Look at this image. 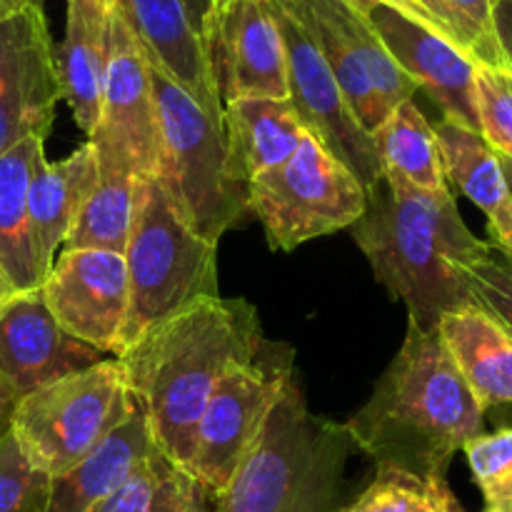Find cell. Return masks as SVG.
I'll list each match as a JSON object with an SVG mask.
<instances>
[{
	"instance_id": "obj_40",
	"label": "cell",
	"mask_w": 512,
	"mask_h": 512,
	"mask_svg": "<svg viewBox=\"0 0 512 512\" xmlns=\"http://www.w3.org/2000/svg\"><path fill=\"white\" fill-rule=\"evenodd\" d=\"M483 512H495V510H490V508H485V510H483Z\"/></svg>"
},
{
	"instance_id": "obj_3",
	"label": "cell",
	"mask_w": 512,
	"mask_h": 512,
	"mask_svg": "<svg viewBox=\"0 0 512 512\" xmlns=\"http://www.w3.org/2000/svg\"><path fill=\"white\" fill-rule=\"evenodd\" d=\"M483 423V405L438 330L408 323L403 348L345 428L353 448L363 450L375 468L443 480L453 455L483 435Z\"/></svg>"
},
{
	"instance_id": "obj_5",
	"label": "cell",
	"mask_w": 512,
	"mask_h": 512,
	"mask_svg": "<svg viewBox=\"0 0 512 512\" xmlns=\"http://www.w3.org/2000/svg\"><path fill=\"white\" fill-rule=\"evenodd\" d=\"M148 65L160 133L155 183L195 233L218 243L250 213V178L225 123L210 118L150 58Z\"/></svg>"
},
{
	"instance_id": "obj_30",
	"label": "cell",
	"mask_w": 512,
	"mask_h": 512,
	"mask_svg": "<svg viewBox=\"0 0 512 512\" xmlns=\"http://www.w3.org/2000/svg\"><path fill=\"white\" fill-rule=\"evenodd\" d=\"M48 488L50 478L30 463L10 430L0 440V512H43Z\"/></svg>"
},
{
	"instance_id": "obj_33",
	"label": "cell",
	"mask_w": 512,
	"mask_h": 512,
	"mask_svg": "<svg viewBox=\"0 0 512 512\" xmlns=\"http://www.w3.org/2000/svg\"><path fill=\"white\" fill-rule=\"evenodd\" d=\"M473 295L483 310L512 333V265L508 260L485 258L470 273Z\"/></svg>"
},
{
	"instance_id": "obj_4",
	"label": "cell",
	"mask_w": 512,
	"mask_h": 512,
	"mask_svg": "<svg viewBox=\"0 0 512 512\" xmlns=\"http://www.w3.org/2000/svg\"><path fill=\"white\" fill-rule=\"evenodd\" d=\"M350 450L345 423L310 413L293 375L228 488L215 498V512H343Z\"/></svg>"
},
{
	"instance_id": "obj_21",
	"label": "cell",
	"mask_w": 512,
	"mask_h": 512,
	"mask_svg": "<svg viewBox=\"0 0 512 512\" xmlns=\"http://www.w3.org/2000/svg\"><path fill=\"white\" fill-rule=\"evenodd\" d=\"M433 128L443 155L445 178L483 210L493 245H498L512 265V190L500 165V155L478 130L445 118Z\"/></svg>"
},
{
	"instance_id": "obj_8",
	"label": "cell",
	"mask_w": 512,
	"mask_h": 512,
	"mask_svg": "<svg viewBox=\"0 0 512 512\" xmlns=\"http://www.w3.org/2000/svg\"><path fill=\"white\" fill-rule=\"evenodd\" d=\"M365 208L368 190L310 133L283 165L250 183V213L273 250L350 228Z\"/></svg>"
},
{
	"instance_id": "obj_18",
	"label": "cell",
	"mask_w": 512,
	"mask_h": 512,
	"mask_svg": "<svg viewBox=\"0 0 512 512\" xmlns=\"http://www.w3.org/2000/svg\"><path fill=\"white\" fill-rule=\"evenodd\" d=\"M158 450L148 418L130 395L128 415L80 463L50 480L43 512H100L130 475Z\"/></svg>"
},
{
	"instance_id": "obj_13",
	"label": "cell",
	"mask_w": 512,
	"mask_h": 512,
	"mask_svg": "<svg viewBox=\"0 0 512 512\" xmlns=\"http://www.w3.org/2000/svg\"><path fill=\"white\" fill-rule=\"evenodd\" d=\"M220 100L288 98L283 35L270 0H223L203 28Z\"/></svg>"
},
{
	"instance_id": "obj_9",
	"label": "cell",
	"mask_w": 512,
	"mask_h": 512,
	"mask_svg": "<svg viewBox=\"0 0 512 512\" xmlns=\"http://www.w3.org/2000/svg\"><path fill=\"white\" fill-rule=\"evenodd\" d=\"M293 375L295 350L270 340H263L253 360L223 375L200 415L185 468L210 498L228 488Z\"/></svg>"
},
{
	"instance_id": "obj_6",
	"label": "cell",
	"mask_w": 512,
	"mask_h": 512,
	"mask_svg": "<svg viewBox=\"0 0 512 512\" xmlns=\"http://www.w3.org/2000/svg\"><path fill=\"white\" fill-rule=\"evenodd\" d=\"M123 258L130 308L120 353L175 315L220 298L218 243L185 223L155 178L135 185L133 230Z\"/></svg>"
},
{
	"instance_id": "obj_42",
	"label": "cell",
	"mask_w": 512,
	"mask_h": 512,
	"mask_svg": "<svg viewBox=\"0 0 512 512\" xmlns=\"http://www.w3.org/2000/svg\"><path fill=\"white\" fill-rule=\"evenodd\" d=\"M508 512H512V510H508Z\"/></svg>"
},
{
	"instance_id": "obj_39",
	"label": "cell",
	"mask_w": 512,
	"mask_h": 512,
	"mask_svg": "<svg viewBox=\"0 0 512 512\" xmlns=\"http://www.w3.org/2000/svg\"><path fill=\"white\" fill-rule=\"evenodd\" d=\"M500 165H503V173H505V178H508V185H510V190H512V160L510 158H503V155H500Z\"/></svg>"
},
{
	"instance_id": "obj_7",
	"label": "cell",
	"mask_w": 512,
	"mask_h": 512,
	"mask_svg": "<svg viewBox=\"0 0 512 512\" xmlns=\"http://www.w3.org/2000/svg\"><path fill=\"white\" fill-rule=\"evenodd\" d=\"M130 393L118 358L65 375L20 398L13 435L50 480L85 458L128 415Z\"/></svg>"
},
{
	"instance_id": "obj_1",
	"label": "cell",
	"mask_w": 512,
	"mask_h": 512,
	"mask_svg": "<svg viewBox=\"0 0 512 512\" xmlns=\"http://www.w3.org/2000/svg\"><path fill=\"white\" fill-rule=\"evenodd\" d=\"M350 233L375 280L403 300L420 330H438L443 315L478 305L470 273L493 245L465 225L450 188L423 190L383 173Z\"/></svg>"
},
{
	"instance_id": "obj_2",
	"label": "cell",
	"mask_w": 512,
	"mask_h": 512,
	"mask_svg": "<svg viewBox=\"0 0 512 512\" xmlns=\"http://www.w3.org/2000/svg\"><path fill=\"white\" fill-rule=\"evenodd\" d=\"M258 310L243 298H213L158 325L115 355L125 388L143 405L155 445L188 468L200 415L230 368L263 345Z\"/></svg>"
},
{
	"instance_id": "obj_31",
	"label": "cell",
	"mask_w": 512,
	"mask_h": 512,
	"mask_svg": "<svg viewBox=\"0 0 512 512\" xmlns=\"http://www.w3.org/2000/svg\"><path fill=\"white\" fill-rule=\"evenodd\" d=\"M478 90L480 135L490 148L512 160V73L478 65L475 75Z\"/></svg>"
},
{
	"instance_id": "obj_15",
	"label": "cell",
	"mask_w": 512,
	"mask_h": 512,
	"mask_svg": "<svg viewBox=\"0 0 512 512\" xmlns=\"http://www.w3.org/2000/svg\"><path fill=\"white\" fill-rule=\"evenodd\" d=\"M353 5L378 33L398 68L418 85V90H425L430 100L438 103L443 118L480 133L475 90L478 65L458 45L440 38L398 5L385 0H353Z\"/></svg>"
},
{
	"instance_id": "obj_28",
	"label": "cell",
	"mask_w": 512,
	"mask_h": 512,
	"mask_svg": "<svg viewBox=\"0 0 512 512\" xmlns=\"http://www.w3.org/2000/svg\"><path fill=\"white\" fill-rule=\"evenodd\" d=\"M343 512H463L448 478L430 480L378 468L375 480Z\"/></svg>"
},
{
	"instance_id": "obj_16",
	"label": "cell",
	"mask_w": 512,
	"mask_h": 512,
	"mask_svg": "<svg viewBox=\"0 0 512 512\" xmlns=\"http://www.w3.org/2000/svg\"><path fill=\"white\" fill-rule=\"evenodd\" d=\"M100 360V350L80 343L55 323L40 290L13 295L0 310V375L18 398L93 368Z\"/></svg>"
},
{
	"instance_id": "obj_27",
	"label": "cell",
	"mask_w": 512,
	"mask_h": 512,
	"mask_svg": "<svg viewBox=\"0 0 512 512\" xmlns=\"http://www.w3.org/2000/svg\"><path fill=\"white\" fill-rule=\"evenodd\" d=\"M203 485L155 450L100 512H208Z\"/></svg>"
},
{
	"instance_id": "obj_17",
	"label": "cell",
	"mask_w": 512,
	"mask_h": 512,
	"mask_svg": "<svg viewBox=\"0 0 512 512\" xmlns=\"http://www.w3.org/2000/svg\"><path fill=\"white\" fill-rule=\"evenodd\" d=\"M140 48L185 90L210 118H223V100L210 70L205 43L180 0H113Z\"/></svg>"
},
{
	"instance_id": "obj_22",
	"label": "cell",
	"mask_w": 512,
	"mask_h": 512,
	"mask_svg": "<svg viewBox=\"0 0 512 512\" xmlns=\"http://www.w3.org/2000/svg\"><path fill=\"white\" fill-rule=\"evenodd\" d=\"M438 335L483 410L512 405V333L480 305L440 318Z\"/></svg>"
},
{
	"instance_id": "obj_25",
	"label": "cell",
	"mask_w": 512,
	"mask_h": 512,
	"mask_svg": "<svg viewBox=\"0 0 512 512\" xmlns=\"http://www.w3.org/2000/svg\"><path fill=\"white\" fill-rule=\"evenodd\" d=\"M383 173H393L423 190L450 188L445 178L438 135L415 98L400 103L373 133Z\"/></svg>"
},
{
	"instance_id": "obj_11",
	"label": "cell",
	"mask_w": 512,
	"mask_h": 512,
	"mask_svg": "<svg viewBox=\"0 0 512 512\" xmlns=\"http://www.w3.org/2000/svg\"><path fill=\"white\" fill-rule=\"evenodd\" d=\"M60 100L55 45L38 0H0V155L48 138Z\"/></svg>"
},
{
	"instance_id": "obj_37",
	"label": "cell",
	"mask_w": 512,
	"mask_h": 512,
	"mask_svg": "<svg viewBox=\"0 0 512 512\" xmlns=\"http://www.w3.org/2000/svg\"><path fill=\"white\" fill-rule=\"evenodd\" d=\"M180 3H183L190 23L195 25V30H198L200 38H203V28H205V23H208L210 13H213V10L218 8L223 0H180Z\"/></svg>"
},
{
	"instance_id": "obj_20",
	"label": "cell",
	"mask_w": 512,
	"mask_h": 512,
	"mask_svg": "<svg viewBox=\"0 0 512 512\" xmlns=\"http://www.w3.org/2000/svg\"><path fill=\"white\" fill-rule=\"evenodd\" d=\"M98 185V160L90 140H85L68 158L35 168L28 188V225L35 255L45 273H50L55 253L65 245L80 210Z\"/></svg>"
},
{
	"instance_id": "obj_36",
	"label": "cell",
	"mask_w": 512,
	"mask_h": 512,
	"mask_svg": "<svg viewBox=\"0 0 512 512\" xmlns=\"http://www.w3.org/2000/svg\"><path fill=\"white\" fill-rule=\"evenodd\" d=\"M20 398L13 388H10L8 380L0 375V440L13 430V418H15V408H18Z\"/></svg>"
},
{
	"instance_id": "obj_32",
	"label": "cell",
	"mask_w": 512,
	"mask_h": 512,
	"mask_svg": "<svg viewBox=\"0 0 512 512\" xmlns=\"http://www.w3.org/2000/svg\"><path fill=\"white\" fill-rule=\"evenodd\" d=\"M458 25L463 50L475 65L493 70H505L503 53L495 38L493 8L495 0H445Z\"/></svg>"
},
{
	"instance_id": "obj_29",
	"label": "cell",
	"mask_w": 512,
	"mask_h": 512,
	"mask_svg": "<svg viewBox=\"0 0 512 512\" xmlns=\"http://www.w3.org/2000/svg\"><path fill=\"white\" fill-rule=\"evenodd\" d=\"M473 480L485 498V508L512 510V425L483 433L463 448Z\"/></svg>"
},
{
	"instance_id": "obj_34",
	"label": "cell",
	"mask_w": 512,
	"mask_h": 512,
	"mask_svg": "<svg viewBox=\"0 0 512 512\" xmlns=\"http://www.w3.org/2000/svg\"><path fill=\"white\" fill-rule=\"evenodd\" d=\"M390 5H398V8L403 10V13H408L410 18H415L418 23H423L425 28H430L433 33H438L440 38L450 40V43L458 45V48L463 50V40H460L458 25H455L453 13H450L445 0H390Z\"/></svg>"
},
{
	"instance_id": "obj_26",
	"label": "cell",
	"mask_w": 512,
	"mask_h": 512,
	"mask_svg": "<svg viewBox=\"0 0 512 512\" xmlns=\"http://www.w3.org/2000/svg\"><path fill=\"white\" fill-rule=\"evenodd\" d=\"M135 178L120 165L98 163V185L80 210L65 248L125 253L135 215Z\"/></svg>"
},
{
	"instance_id": "obj_12",
	"label": "cell",
	"mask_w": 512,
	"mask_h": 512,
	"mask_svg": "<svg viewBox=\"0 0 512 512\" xmlns=\"http://www.w3.org/2000/svg\"><path fill=\"white\" fill-rule=\"evenodd\" d=\"M88 140L98 163H113L138 178H155L160 158L158 110L150 65L133 30L113 5L100 118Z\"/></svg>"
},
{
	"instance_id": "obj_35",
	"label": "cell",
	"mask_w": 512,
	"mask_h": 512,
	"mask_svg": "<svg viewBox=\"0 0 512 512\" xmlns=\"http://www.w3.org/2000/svg\"><path fill=\"white\" fill-rule=\"evenodd\" d=\"M495 38H498L500 53H503L505 70L512 73V0H495L493 8Z\"/></svg>"
},
{
	"instance_id": "obj_10",
	"label": "cell",
	"mask_w": 512,
	"mask_h": 512,
	"mask_svg": "<svg viewBox=\"0 0 512 512\" xmlns=\"http://www.w3.org/2000/svg\"><path fill=\"white\" fill-rule=\"evenodd\" d=\"M310 35L328 60L350 110L370 135L418 85L398 68L353 0H270Z\"/></svg>"
},
{
	"instance_id": "obj_23",
	"label": "cell",
	"mask_w": 512,
	"mask_h": 512,
	"mask_svg": "<svg viewBox=\"0 0 512 512\" xmlns=\"http://www.w3.org/2000/svg\"><path fill=\"white\" fill-rule=\"evenodd\" d=\"M43 145L45 140L28 138L0 155V278L15 295L40 290L48 278L28 225V188L45 160Z\"/></svg>"
},
{
	"instance_id": "obj_14",
	"label": "cell",
	"mask_w": 512,
	"mask_h": 512,
	"mask_svg": "<svg viewBox=\"0 0 512 512\" xmlns=\"http://www.w3.org/2000/svg\"><path fill=\"white\" fill-rule=\"evenodd\" d=\"M40 295L65 333L103 355L120 353L130 308L123 255L65 248L55 255Z\"/></svg>"
},
{
	"instance_id": "obj_38",
	"label": "cell",
	"mask_w": 512,
	"mask_h": 512,
	"mask_svg": "<svg viewBox=\"0 0 512 512\" xmlns=\"http://www.w3.org/2000/svg\"><path fill=\"white\" fill-rule=\"evenodd\" d=\"M13 290H10L8 288V285H5V280L3 278H0V310H3L5 308V303H8V300L10 298H13Z\"/></svg>"
},
{
	"instance_id": "obj_24",
	"label": "cell",
	"mask_w": 512,
	"mask_h": 512,
	"mask_svg": "<svg viewBox=\"0 0 512 512\" xmlns=\"http://www.w3.org/2000/svg\"><path fill=\"white\" fill-rule=\"evenodd\" d=\"M225 133L250 183L283 165L305 138L288 98H240L223 105Z\"/></svg>"
},
{
	"instance_id": "obj_41",
	"label": "cell",
	"mask_w": 512,
	"mask_h": 512,
	"mask_svg": "<svg viewBox=\"0 0 512 512\" xmlns=\"http://www.w3.org/2000/svg\"><path fill=\"white\" fill-rule=\"evenodd\" d=\"M385 3H390V0H385Z\"/></svg>"
},
{
	"instance_id": "obj_19",
	"label": "cell",
	"mask_w": 512,
	"mask_h": 512,
	"mask_svg": "<svg viewBox=\"0 0 512 512\" xmlns=\"http://www.w3.org/2000/svg\"><path fill=\"white\" fill-rule=\"evenodd\" d=\"M113 0H65V35L55 48L60 100L90 135L100 118Z\"/></svg>"
}]
</instances>
